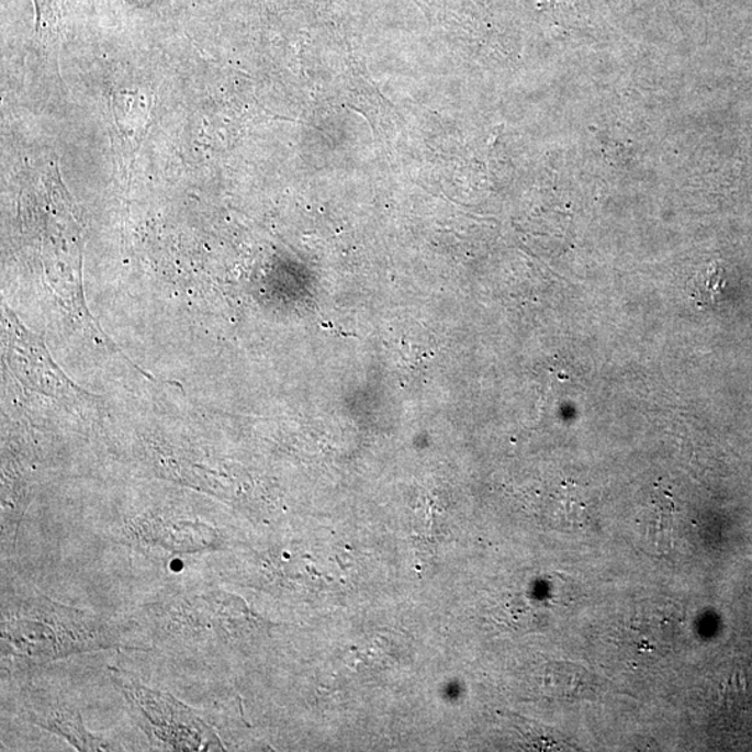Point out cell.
I'll use <instances>...</instances> for the list:
<instances>
[{"mask_svg": "<svg viewBox=\"0 0 752 752\" xmlns=\"http://www.w3.org/2000/svg\"><path fill=\"white\" fill-rule=\"evenodd\" d=\"M15 712L27 722L66 739L79 751H115L119 747L109 743L102 736L93 734L82 720L76 705L58 694H52L34 686H24L15 697Z\"/></svg>", "mask_w": 752, "mask_h": 752, "instance_id": "5", "label": "cell"}, {"mask_svg": "<svg viewBox=\"0 0 752 752\" xmlns=\"http://www.w3.org/2000/svg\"><path fill=\"white\" fill-rule=\"evenodd\" d=\"M116 538L159 562L229 547V537L214 524L162 513L134 518L124 524Z\"/></svg>", "mask_w": 752, "mask_h": 752, "instance_id": "4", "label": "cell"}, {"mask_svg": "<svg viewBox=\"0 0 752 752\" xmlns=\"http://www.w3.org/2000/svg\"><path fill=\"white\" fill-rule=\"evenodd\" d=\"M122 644L117 626L91 611L41 594L3 598L2 658L46 663Z\"/></svg>", "mask_w": 752, "mask_h": 752, "instance_id": "1", "label": "cell"}, {"mask_svg": "<svg viewBox=\"0 0 752 752\" xmlns=\"http://www.w3.org/2000/svg\"><path fill=\"white\" fill-rule=\"evenodd\" d=\"M113 686L126 699L130 715L159 751H223L220 736L189 705L169 693L144 686L132 673L111 667Z\"/></svg>", "mask_w": 752, "mask_h": 752, "instance_id": "3", "label": "cell"}, {"mask_svg": "<svg viewBox=\"0 0 752 752\" xmlns=\"http://www.w3.org/2000/svg\"><path fill=\"white\" fill-rule=\"evenodd\" d=\"M139 624L158 644L191 652L238 647L263 629L246 602L220 588L160 596L144 606Z\"/></svg>", "mask_w": 752, "mask_h": 752, "instance_id": "2", "label": "cell"}]
</instances>
